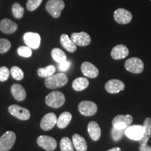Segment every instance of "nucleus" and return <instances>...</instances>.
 <instances>
[{
	"mask_svg": "<svg viewBox=\"0 0 151 151\" xmlns=\"http://www.w3.org/2000/svg\"><path fill=\"white\" fill-rule=\"evenodd\" d=\"M68 82V77L65 73H59L48 77L45 80V84L49 89H56L65 86Z\"/></svg>",
	"mask_w": 151,
	"mask_h": 151,
	"instance_id": "1",
	"label": "nucleus"
},
{
	"mask_svg": "<svg viewBox=\"0 0 151 151\" xmlns=\"http://www.w3.org/2000/svg\"><path fill=\"white\" fill-rule=\"evenodd\" d=\"M65 102V97L59 91H53L46 97V104L51 108L58 109L62 106Z\"/></svg>",
	"mask_w": 151,
	"mask_h": 151,
	"instance_id": "2",
	"label": "nucleus"
},
{
	"mask_svg": "<svg viewBox=\"0 0 151 151\" xmlns=\"http://www.w3.org/2000/svg\"><path fill=\"white\" fill-rule=\"evenodd\" d=\"M65 7L63 0H48L46 4V11L55 18H59Z\"/></svg>",
	"mask_w": 151,
	"mask_h": 151,
	"instance_id": "3",
	"label": "nucleus"
},
{
	"mask_svg": "<svg viewBox=\"0 0 151 151\" xmlns=\"http://www.w3.org/2000/svg\"><path fill=\"white\" fill-rule=\"evenodd\" d=\"M16 135L14 132H5L0 138V151H9L14 146Z\"/></svg>",
	"mask_w": 151,
	"mask_h": 151,
	"instance_id": "4",
	"label": "nucleus"
},
{
	"mask_svg": "<svg viewBox=\"0 0 151 151\" xmlns=\"http://www.w3.org/2000/svg\"><path fill=\"white\" fill-rule=\"evenodd\" d=\"M124 67L129 72L141 73L143 71L144 65L142 60L138 58H132L128 59L124 63Z\"/></svg>",
	"mask_w": 151,
	"mask_h": 151,
	"instance_id": "5",
	"label": "nucleus"
},
{
	"mask_svg": "<svg viewBox=\"0 0 151 151\" xmlns=\"http://www.w3.org/2000/svg\"><path fill=\"white\" fill-rule=\"evenodd\" d=\"M133 121V117L130 115H118L113 118L112 124L113 127L120 129H125L130 126Z\"/></svg>",
	"mask_w": 151,
	"mask_h": 151,
	"instance_id": "6",
	"label": "nucleus"
},
{
	"mask_svg": "<svg viewBox=\"0 0 151 151\" xmlns=\"http://www.w3.org/2000/svg\"><path fill=\"white\" fill-rule=\"evenodd\" d=\"M97 110V106L93 101H83L78 104L79 112L85 116H94Z\"/></svg>",
	"mask_w": 151,
	"mask_h": 151,
	"instance_id": "7",
	"label": "nucleus"
},
{
	"mask_svg": "<svg viewBox=\"0 0 151 151\" xmlns=\"http://www.w3.org/2000/svg\"><path fill=\"white\" fill-rule=\"evenodd\" d=\"M144 133L143 125L129 126L125 129L124 134L129 139L134 141H139L143 137Z\"/></svg>",
	"mask_w": 151,
	"mask_h": 151,
	"instance_id": "8",
	"label": "nucleus"
},
{
	"mask_svg": "<svg viewBox=\"0 0 151 151\" xmlns=\"http://www.w3.org/2000/svg\"><path fill=\"white\" fill-rule=\"evenodd\" d=\"M9 111L12 116L19 120H27L30 118V112L27 109L18 105H11L9 107Z\"/></svg>",
	"mask_w": 151,
	"mask_h": 151,
	"instance_id": "9",
	"label": "nucleus"
},
{
	"mask_svg": "<svg viewBox=\"0 0 151 151\" xmlns=\"http://www.w3.org/2000/svg\"><path fill=\"white\" fill-rule=\"evenodd\" d=\"M37 144L46 151H53L57 147V141L49 136L41 135L37 139Z\"/></svg>",
	"mask_w": 151,
	"mask_h": 151,
	"instance_id": "10",
	"label": "nucleus"
},
{
	"mask_svg": "<svg viewBox=\"0 0 151 151\" xmlns=\"http://www.w3.org/2000/svg\"><path fill=\"white\" fill-rule=\"evenodd\" d=\"M25 44L32 49L39 48L41 43V37L39 34L35 32H27L23 36Z\"/></svg>",
	"mask_w": 151,
	"mask_h": 151,
	"instance_id": "11",
	"label": "nucleus"
},
{
	"mask_svg": "<svg viewBox=\"0 0 151 151\" xmlns=\"http://www.w3.org/2000/svg\"><path fill=\"white\" fill-rule=\"evenodd\" d=\"M115 20L119 24H126L132 21V15L129 11L124 9H118L113 14Z\"/></svg>",
	"mask_w": 151,
	"mask_h": 151,
	"instance_id": "12",
	"label": "nucleus"
},
{
	"mask_svg": "<svg viewBox=\"0 0 151 151\" xmlns=\"http://www.w3.org/2000/svg\"><path fill=\"white\" fill-rule=\"evenodd\" d=\"M71 39L76 46H87L91 43V37L85 32L73 33L71 36Z\"/></svg>",
	"mask_w": 151,
	"mask_h": 151,
	"instance_id": "13",
	"label": "nucleus"
},
{
	"mask_svg": "<svg viewBox=\"0 0 151 151\" xmlns=\"http://www.w3.org/2000/svg\"><path fill=\"white\" fill-rule=\"evenodd\" d=\"M57 121H58V118L54 113H47L41 120L40 124L41 128L45 131L51 129L57 124Z\"/></svg>",
	"mask_w": 151,
	"mask_h": 151,
	"instance_id": "14",
	"label": "nucleus"
},
{
	"mask_svg": "<svg viewBox=\"0 0 151 151\" xmlns=\"http://www.w3.org/2000/svg\"><path fill=\"white\" fill-rule=\"evenodd\" d=\"M105 89L109 93H118L119 92L124 90V84L123 82L118 79H111L106 83Z\"/></svg>",
	"mask_w": 151,
	"mask_h": 151,
	"instance_id": "15",
	"label": "nucleus"
},
{
	"mask_svg": "<svg viewBox=\"0 0 151 151\" xmlns=\"http://www.w3.org/2000/svg\"><path fill=\"white\" fill-rule=\"evenodd\" d=\"M81 71L86 77L94 78L99 75V69L92 63L85 62L81 65Z\"/></svg>",
	"mask_w": 151,
	"mask_h": 151,
	"instance_id": "16",
	"label": "nucleus"
},
{
	"mask_svg": "<svg viewBox=\"0 0 151 151\" xmlns=\"http://www.w3.org/2000/svg\"><path fill=\"white\" fill-rule=\"evenodd\" d=\"M18 29V24L9 19L4 18L0 22V30L7 35L14 33Z\"/></svg>",
	"mask_w": 151,
	"mask_h": 151,
	"instance_id": "17",
	"label": "nucleus"
},
{
	"mask_svg": "<svg viewBox=\"0 0 151 151\" xmlns=\"http://www.w3.org/2000/svg\"><path fill=\"white\" fill-rule=\"evenodd\" d=\"M129 55V50L124 45H117L112 49L111 55L114 60H121Z\"/></svg>",
	"mask_w": 151,
	"mask_h": 151,
	"instance_id": "18",
	"label": "nucleus"
},
{
	"mask_svg": "<svg viewBox=\"0 0 151 151\" xmlns=\"http://www.w3.org/2000/svg\"><path fill=\"white\" fill-rule=\"evenodd\" d=\"M11 93H12L14 97L17 101H22L26 98V91L24 88L20 84H14L11 87Z\"/></svg>",
	"mask_w": 151,
	"mask_h": 151,
	"instance_id": "19",
	"label": "nucleus"
},
{
	"mask_svg": "<svg viewBox=\"0 0 151 151\" xmlns=\"http://www.w3.org/2000/svg\"><path fill=\"white\" fill-rule=\"evenodd\" d=\"M143 125L144 127V133L143 137L139 141L141 146L146 145L151 136V118H147L145 119Z\"/></svg>",
	"mask_w": 151,
	"mask_h": 151,
	"instance_id": "20",
	"label": "nucleus"
},
{
	"mask_svg": "<svg viewBox=\"0 0 151 151\" xmlns=\"http://www.w3.org/2000/svg\"><path fill=\"white\" fill-rule=\"evenodd\" d=\"M88 133L91 137V139L94 141H97L100 139L101 137V129L97 122L91 121L89 122L88 125Z\"/></svg>",
	"mask_w": 151,
	"mask_h": 151,
	"instance_id": "21",
	"label": "nucleus"
},
{
	"mask_svg": "<svg viewBox=\"0 0 151 151\" xmlns=\"http://www.w3.org/2000/svg\"><path fill=\"white\" fill-rule=\"evenodd\" d=\"M72 143L73 147L77 151H86L88 149V145L86 139L77 134L73 135Z\"/></svg>",
	"mask_w": 151,
	"mask_h": 151,
	"instance_id": "22",
	"label": "nucleus"
},
{
	"mask_svg": "<svg viewBox=\"0 0 151 151\" xmlns=\"http://www.w3.org/2000/svg\"><path fill=\"white\" fill-rule=\"evenodd\" d=\"M60 43L62 46L65 48L67 51L74 52L76 50L77 46L74 42L71 40L67 35H62L60 37Z\"/></svg>",
	"mask_w": 151,
	"mask_h": 151,
	"instance_id": "23",
	"label": "nucleus"
},
{
	"mask_svg": "<svg viewBox=\"0 0 151 151\" xmlns=\"http://www.w3.org/2000/svg\"><path fill=\"white\" fill-rule=\"evenodd\" d=\"M72 119V116L69 112H63L61 113L59 118H58V121H57V126L60 128V129H64V128L67 127L69 124L70 123Z\"/></svg>",
	"mask_w": 151,
	"mask_h": 151,
	"instance_id": "24",
	"label": "nucleus"
},
{
	"mask_svg": "<svg viewBox=\"0 0 151 151\" xmlns=\"http://www.w3.org/2000/svg\"><path fill=\"white\" fill-rule=\"evenodd\" d=\"M89 86V81L84 77H78L73 81L72 87L76 91H82Z\"/></svg>",
	"mask_w": 151,
	"mask_h": 151,
	"instance_id": "25",
	"label": "nucleus"
},
{
	"mask_svg": "<svg viewBox=\"0 0 151 151\" xmlns=\"http://www.w3.org/2000/svg\"><path fill=\"white\" fill-rule=\"evenodd\" d=\"M51 55L52 59L58 63H62L67 60V55L61 49L55 48H53L51 51Z\"/></svg>",
	"mask_w": 151,
	"mask_h": 151,
	"instance_id": "26",
	"label": "nucleus"
},
{
	"mask_svg": "<svg viewBox=\"0 0 151 151\" xmlns=\"http://www.w3.org/2000/svg\"><path fill=\"white\" fill-rule=\"evenodd\" d=\"M56 69L53 65H49L45 68H40L38 69V74L42 78H48L55 73Z\"/></svg>",
	"mask_w": 151,
	"mask_h": 151,
	"instance_id": "27",
	"label": "nucleus"
},
{
	"mask_svg": "<svg viewBox=\"0 0 151 151\" xmlns=\"http://www.w3.org/2000/svg\"><path fill=\"white\" fill-rule=\"evenodd\" d=\"M72 141L68 137H63L60 141V150L61 151H74Z\"/></svg>",
	"mask_w": 151,
	"mask_h": 151,
	"instance_id": "28",
	"label": "nucleus"
},
{
	"mask_svg": "<svg viewBox=\"0 0 151 151\" xmlns=\"http://www.w3.org/2000/svg\"><path fill=\"white\" fill-rule=\"evenodd\" d=\"M24 8L19 3H14L12 6V13L15 18L17 19L21 18L24 15Z\"/></svg>",
	"mask_w": 151,
	"mask_h": 151,
	"instance_id": "29",
	"label": "nucleus"
},
{
	"mask_svg": "<svg viewBox=\"0 0 151 151\" xmlns=\"http://www.w3.org/2000/svg\"><path fill=\"white\" fill-rule=\"evenodd\" d=\"M11 73L13 78L17 81H20L24 78V72L20 68L14 66L11 69Z\"/></svg>",
	"mask_w": 151,
	"mask_h": 151,
	"instance_id": "30",
	"label": "nucleus"
},
{
	"mask_svg": "<svg viewBox=\"0 0 151 151\" xmlns=\"http://www.w3.org/2000/svg\"><path fill=\"white\" fill-rule=\"evenodd\" d=\"M11 43L8 39H0V54L6 53L10 50Z\"/></svg>",
	"mask_w": 151,
	"mask_h": 151,
	"instance_id": "31",
	"label": "nucleus"
},
{
	"mask_svg": "<svg viewBox=\"0 0 151 151\" xmlns=\"http://www.w3.org/2000/svg\"><path fill=\"white\" fill-rule=\"evenodd\" d=\"M17 52L19 55L24 57V58H29L32 55V48L28 46H20L17 50Z\"/></svg>",
	"mask_w": 151,
	"mask_h": 151,
	"instance_id": "32",
	"label": "nucleus"
},
{
	"mask_svg": "<svg viewBox=\"0 0 151 151\" xmlns=\"http://www.w3.org/2000/svg\"><path fill=\"white\" fill-rule=\"evenodd\" d=\"M124 129H120L117 128L113 127L112 131H111V136H112L113 139L115 141H118L122 139L124 134Z\"/></svg>",
	"mask_w": 151,
	"mask_h": 151,
	"instance_id": "33",
	"label": "nucleus"
},
{
	"mask_svg": "<svg viewBox=\"0 0 151 151\" xmlns=\"http://www.w3.org/2000/svg\"><path fill=\"white\" fill-rule=\"evenodd\" d=\"M43 0H27V9L29 11H33L37 9L41 4L42 3Z\"/></svg>",
	"mask_w": 151,
	"mask_h": 151,
	"instance_id": "34",
	"label": "nucleus"
},
{
	"mask_svg": "<svg viewBox=\"0 0 151 151\" xmlns=\"http://www.w3.org/2000/svg\"><path fill=\"white\" fill-rule=\"evenodd\" d=\"M9 75H10V71L6 67H0V81L4 82L8 80Z\"/></svg>",
	"mask_w": 151,
	"mask_h": 151,
	"instance_id": "35",
	"label": "nucleus"
},
{
	"mask_svg": "<svg viewBox=\"0 0 151 151\" xmlns=\"http://www.w3.org/2000/svg\"><path fill=\"white\" fill-rule=\"evenodd\" d=\"M69 67H70V62L66 60L65 62H62V63L59 64V69L60 71H67L68 69H69Z\"/></svg>",
	"mask_w": 151,
	"mask_h": 151,
	"instance_id": "36",
	"label": "nucleus"
},
{
	"mask_svg": "<svg viewBox=\"0 0 151 151\" xmlns=\"http://www.w3.org/2000/svg\"><path fill=\"white\" fill-rule=\"evenodd\" d=\"M140 151H151V147L148 146V145H143V146H141L140 148H139Z\"/></svg>",
	"mask_w": 151,
	"mask_h": 151,
	"instance_id": "37",
	"label": "nucleus"
},
{
	"mask_svg": "<svg viewBox=\"0 0 151 151\" xmlns=\"http://www.w3.org/2000/svg\"><path fill=\"white\" fill-rule=\"evenodd\" d=\"M107 151H121V149H120V148H118V147H116V148H111V149H110V150H109Z\"/></svg>",
	"mask_w": 151,
	"mask_h": 151,
	"instance_id": "38",
	"label": "nucleus"
}]
</instances>
